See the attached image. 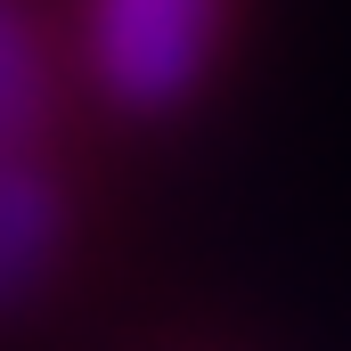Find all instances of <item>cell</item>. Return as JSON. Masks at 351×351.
<instances>
[{
  "instance_id": "obj_2",
  "label": "cell",
  "mask_w": 351,
  "mask_h": 351,
  "mask_svg": "<svg viewBox=\"0 0 351 351\" xmlns=\"http://www.w3.org/2000/svg\"><path fill=\"white\" fill-rule=\"evenodd\" d=\"M66 245V196L33 156H0V311L25 302Z\"/></svg>"
},
{
  "instance_id": "obj_1",
  "label": "cell",
  "mask_w": 351,
  "mask_h": 351,
  "mask_svg": "<svg viewBox=\"0 0 351 351\" xmlns=\"http://www.w3.org/2000/svg\"><path fill=\"white\" fill-rule=\"evenodd\" d=\"M221 0H90V58L123 106H172L204 82Z\"/></svg>"
},
{
  "instance_id": "obj_3",
  "label": "cell",
  "mask_w": 351,
  "mask_h": 351,
  "mask_svg": "<svg viewBox=\"0 0 351 351\" xmlns=\"http://www.w3.org/2000/svg\"><path fill=\"white\" fill-rule=\"evenodd\" d=\"M49 123V58L16 0H0V156H25Z\"/></svg>"
}]
</instances>
